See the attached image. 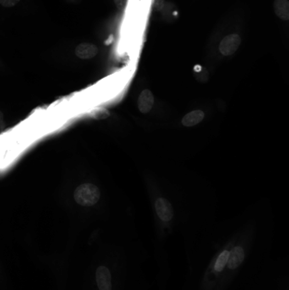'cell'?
<instances>
[{
  "mask_svg": "<svg viewBox=\"0 0 289 290\" xmlns=\"http://www.w3.org/2000/svg\"><path fill=\"white\" fill-rule=\"evenodd\" d=\"M74 199L81 206H93L100 199V190L93 183H84L76 188Z\"/></svg>",
  "mask_w": 289,
  "mask_h": 290,
  "instance_id": "obj_1",
  "label": "cell"
},
{
  "mask_svg": "<svg viewBox=\"0 0 289 290\" xmlns=\"http://www.w3.org/2000/svg\"><path fill=\"white\" fill-rule=\"evenodd\" d=\"M241 37L238 34H230L225 36L219 45V50L224 56H229L234 54L240 46Z\"/></svg>",
  "mask_w": 289,
  "mask_h": 290,
  "instance_id": "obj_2",
  "label": "cell"
},
{
  "mask_svg": "<svg viewBox=\"0 0 289 290\" xmlns=\"http://www.w3.org/2000/svg\"><path fill=\"white\" fill-rule=\"evenodd\" d=\"M155 211L159 219L164 222L171 221L174 215L172 204L164 198L157 199L155 202Z\"/></svg>",
  "mask_w": 289,
  "mask_h": 290,
  "instance_id": "obj_3",
  "label": "cell"
},
{
  "mask_svg": "<svg viewBox=\"0 0 289 290\" xmlns=\"http://www.w3.org/2000/svg\"><path fill=\"white\" fill-rule=\"evenodd\" d=\"M96 283L99 290H112L111 272L106 266H100L96 271Z\"/></svg>",
  "mask_w": 289,
  "mask_h": 290,
  "instance_id": "obj_4",
  "label": "cell"
},
{
  "mask_svg": "<svg viewBox=\"0 0 289 290\" xmlns=\"http://www.w3.org/2000/svg\"><path fill=\"white\" fill-rule=\"evenodd\" d=\"M154 103H155V97L153 95L152 92L149 89L143 90L140 94L137 101V107L140 112L144 114L150 112L152 110Z\"/></svg>",
  "mask_w": 289,
  "mask_h": 290,
  "instance_id": "obj_5",
  "label": "cell"
},
{
  "mask_svg": "<svg viewBox=\"0 0 289 290\" xmlns=\"http://www.w3.org/2000/svg\"><path fill=\"white\" fill-rule=\"evenodd\" d=\"M244 251L241 246H236L232 251H229L228 256V268L230 270H235L241 266L244 260Z\"/></svg>",
  "mask_w": 289,
  "mask_h": 290,
  "instance_id": "obj_6",
  "label": "cell"
},
{
  "mask_svg": "<svg viewBox=\"0 0 289 290\" xmlns=\"http://www.w3.org/2000/svg\"><path fill=\"white\" fill-rule=\"evenodd\" d=\"M98 54V48L89 43H82L76 48V56L82 59H92Z\"/></svg>",
  "mask_w": 289,
  "mask_h": 290,
  "instance_id": "obj_7",
  "label": "cell"
},
{
  "mask_svg": "<svg viewBox=\"0 0 289 290\" xmlns=\"http://www.w3.org/2000/svg\"><path fill=\"white\" fill-rule=\"evenodd\" d=\"M203 118H204V113L203 111L197 110V111H191L187 114L186 116H184L183 118L181 120V124L184 127L190 128V127H194L199 124V122L203 121Z\"/></svg>",
  "mask_w": 289,
  "mask_h": 290,
  "instance_id": "obj_8",
  "label": "cell"
},
{
  "mask_svg": "<svg viewBox=\"0 0 289 290\" xmlns=\"http://www.w3.org/2000/svg\"><path fill=\"white\" fill-rule=\"evenodd\" d=\"M274 11L277 17L281 20H289L288 0H275Z\"/></svg>",
  "mask_w": 289,
  "mask_h": 290,
  "instance_id": "obj_9",
  "label": "cell"
},
{
  "mask_svg": "<svg viewBox=\"0 0 289 290\" xmlns=\"http://www.w3.org/2000/svg\"><path fill=\"white\" fill-rule=\"evenodd\" d=\"M228 256H229V251L226 250L219 255L218 257L216 259L215 266H214V269L216 270V273H221L225 265L228 264Z\"/></svg>",
  "mask_w": 289,
  "mask_h": 290,
  "instance_id": "obj_10",
  "label": "cell"
},
{
  "mask_svg": "<svg viewBox=\"0 0 289 290\" xmlns=\"http://www.w3.org/2000/svg\"><path fill=\"white\" fill-rule=\"evenodd\" d=\"M19 2L20 0H0V5L4 7H13Z\"/></svg>",
  "mask_w": 289,
  "mask_h": 290,
  "instance_id": "obj_11",
  "label": "cell"
},
{
  "mask_svg": "<svg viewBox=\"0 0 289 290\" xmlns=\"http://www.w3.org/2000/svg\"><path fill=\"white\" fill-rule=\"evenodd\" d=\"M116 7L120 10H123L126 8V5H127V3H128V0H114Z\"/></svg>",
  "mask_w": 289,
  "mask_h": 290,
  "instance_id": "obj_12",
  "label": "cell"
},
{
  "mask_svg": "<svg viewBox=\"0 0 289 290\" xmlns=\"http://www.w3.org/2000/svg\"><path fill=\"white\" fill-rule=\"evenodd\" d=\"M3 124H4V115H3L2 112L0 111V128L2 127Z\"/></svg>",
  "mask_w": 289,
  "mask_h": 290,
  "instance_id": "obj_13",
  "label": "cell"
}]
</instances>
